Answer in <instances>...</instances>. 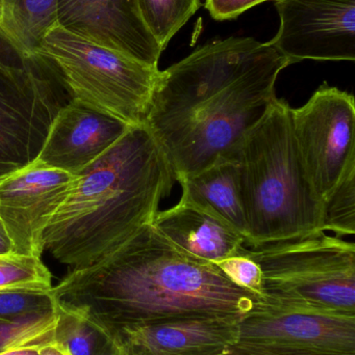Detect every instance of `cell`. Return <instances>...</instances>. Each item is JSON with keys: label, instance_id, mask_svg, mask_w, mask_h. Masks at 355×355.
<instances>
[{"label": "cell", "instance_id": "obj_27", "mask_svg": "<svg viewBox=\"0 0 355 355\" xmlns=\"http://www.w3.org/2000/svg\"><path fill=\"white\" fill-rule=\"evenodd\" d=\"M39 355H69L66 350L56 343V341L44 346L39 350Z\"/></svg>", "mask_w": 355, "mask_h": 355}, {"label": "cell", "instance_id": "obj_3", "mask_svg": "<svg viewBox=\"0 0 355 355\" xmlns=\"http://www.w3.org/2000/svg\"><path fill=\"white\" fill-rule=\"evenodd\" d=\"M176 182L149 129L145 124L131 127L76 175L44 230V250L72 270L95 264L154 223Z\"/></svg>", "mask_w": 355, "mask_h": 355}, {"label": "cell", "instance_id": "obj_15", "mask_svg": "<svg viewBox=\"0 0 355 355\" xmlns=\"http://www.w3.org/2000/svg\"><path fill=\"white\" fill-rule=\"evenodd\" d=\"M152 225L179 250L206 262L241 254L246 240L208 207L181 194L175 206L158 211Z\"/></svg>", "mask_w": 355, "mask_h": 355}, {"label": "cell", "instance_id": "obj_23", "mask_svg": "<svg viewBox=\"0 0 355 355\" xmlns=\"http://www.w3.org/2000/svg\"><path fill=\"white\" fill-rule=\"evenodd\" d=\"M48 293L31 291H0V319L21 320L54 310Z\"/></svg>", "mask_w": 355, "mask_h": 355}, {"label": "cell", "instance_id": "obj_19", "mask_svg": "<svg viewBox=\"0 0 355 355\" xmlns=\"http://www.w3.org/2000/svg\"><path fill=\"white\" fill-rule=\"evenodd\" d=\"M140 14L158 45L166 49L170 40L199 10L200 0H135Z\"/></svg>", "mask_w": 355, "mask_h": 355}, {"label": "cell", "instance_id": "obj_1", "mask_svg": "<svg viewBox=\"0 0 355 355\" xmlns=\"http://www.w3.org/2000/svg\"><path fill=\"white\" fill-rule=\"evenodd\" d=\"M288 66L269 42L231 37L160 71L144 124L176 180L231 159L244 133L276 97L277 77Z\"/></svg>", "mask_w": 355, "mask_h": 355}, {"label": "cell", "instance_id": "obj_11", "mask_svg": "<svg viewBox=\"0 0 355 355\" xmlns=\"http://www.w3.org/2000/svg\"><path fill=\"white\" fill-rule=\"evenodd\" d=\"M76 176L35 159L0 177V219L13 254L41 258L43 232L66 200Z\"/></svg>", "mask_w": 355, "mask_h": 355}, {"label": "cell", "instance_id": "obj_8", "mask_svg": "<svg viewBox=\"0 0 355 355\" xmlns=\"http://www.w3.org/2000/svg\"><path fill=\"white\" fill-rule=\"evenodd\" d=\"M71 100L49 60L31 68L0 64V162H35L54 118Z\"/></svg>", "mask_w": 355, "mask_h": 355}, {"label": "cell", "instance_id": "obj_21", "mask_svg": "<svg viewBox=\"0 0 355 355\" xmlns=\"http://www.w3.org/2000/svg\"><path fill=\"white\" fill-rule=\"evenodd\" d=\"M52 287L51 275L39 257L0 254V291L48 293Z\"/></svg>", "mask_w": 355, "mask_h": 355}, {"label": "cell", "instance_id": "obj_20", "mask_svg": "<svg viewBox=\"0 0 355 355\" xmlns=\"http://www.w3.org/2000/svg\"><path fill=\"white\" fill-rule=\"evenodd\" d=\"M56 310L21 320L0 319V354L15 350H40L54 342Z\"/></svg>", "mask_w": 355, "mask_h": 355}, {"label": "cell", "instance_id": "obj_29", "mask_svg": "<svg viewBox=\"0 0 355 355\" xmlns=\"http://www.w3.org/2000/svg\"><path fill=\"white\" fill-rule=\"evenodd\" d=\"M0 355H39V350H15V352H4Z\"/></svg>", "mask_w": 355, "mask_h": 355}, {"label": "cell", "instance_id": "obj_30", "mask_svg": "<svg viewBox=\"0 0 355 355\" xmlns=\"http://www.w3.org/2000/svg\"><path fill=\"white\" fill-rule=\"evenodd\" d=\"M116 355H120V354H117Z\"/></svg>", "mask_w": 355, "mask_h": 355}, {"label": "cell", "instance_id": "obj_6", "mask_svg": "<svg viewBox=\"0 0 355 355\" xmlns=\"http://www.w3.org/2000/svg\"><path fill=\"white\" fill-rule=\"evenodd\" d=\"M42 54L56 69L72 99L120 119L144 124L160 71L120 52L77 37L56 25Z\"/></svg>", "mask_w": 355, "mask_h": 355}, {"label": "cell", "instance_id": "obj_17", "mask_svg": "<svg viewBox=\"0 0 355 355\" xmlns=\"http://www.w3.org/2000/svg\"><path fill=\"white\" fill-rule=\"evenodd\" d=\"M177 182L183 193L218 213L247 241V220L237 164L233 159L221 158L194 176L177 178Z\"/></svg>", "mask_w": 355, "mask_h": 355}, {"label": "cell", "instance_id": "obj_25", "mask_svg": "<svg viewBox=\"0 0 355 355\" xmlns=\"http://www.w3.org/2000/svg\"><path fill=\"white\" fill-rule=\"evenodd\" d=\"M265 1L269 0H206V8L215 20H233Z\"/></svg>", "mask_w": 355, "mask_h": 355}, {"label": "cell", "instance_id": "obj_13", "mask_svg": "<svg viewBox=\"0 0 355 355\" xmlns=\"http://www.w3.org/2000/svg\"><path fill=\"white\" fill-rule=\"evenodd\" d=\"M129 128L113 114L72 99L54 118L37 160L48 168L76 176Z\"/></svg>", "mask_w": 355, "mask_h": 355}, {"label": "cell", "instance_id": "obj_10", "mask_svg": "<svg viewBox=\"0 0 355 355\" xmlns=\"http://www.w3.org/2000/svg\"><path fill=\"white\" fill-rule=\"evenodd\" d=\"M281 27L269 43L290 64L355 60V0H276Z\"/></svg>", "mask_w": 355, "mask_h": 355}, {"label": "cell", "instance_id": "obj_28", "mask_svg": "<svg viewBox=\"0 0 355 355\" xmlns=\"http://www.w3.org/2000/svg\"><path fill=\"white\" fill-rule=\"evenodd\" d=\"M19 168H21V166H16V164L0 162V177L4 176V175L8 174V173L13 172V171Z\"/></svg>", "mask_w": 355, "mask_h": 355}, {"label": "cell", "instance_id": "obj_5", "mask_svg": "<svg viewBox=\"0 0 355 355\" xmlns=\"http://www.w3.org/2000/svg\"><path fill=\"white\" fill-rule=\"evenodd\" d=\"M262 271L264 304L294 312L355 316V245L316 232L243 248Z\"/></svg>", "mask_w": 355, "mask_h": 355}, {"label": "cell", "instance_id": "obj_16", "mask_svg": "<svg viewBox=\"0 0 355 355\" xmlns=\"http://www.w3.org/2000/svg\"><path fill=\"white\" fill-rule=\"evenodd\" d=\"M56 6L58 0H0V64L31 68L48 62L42 45L58 25Z\"/></svg>", "mask_w": 355, "mask_h": 355}, {"label": "cell", "instance_id": "obj_26", "mask_svg": "<svg viewBox=\"0 0 355 355\" xmlns=\"http://www.w3.org/2000/svg\"><path fill=\"white\" fill-rule=\"evenodd\" d=\"M13 254V243L6 232L3 223L0 219V254Z\"/></svg>", "mask_w": 355, "mask_h": 355}, {"label": "cell", "instance_id": "obj_2", "mask_svg": "<svg viewBox=\"0 0 355 355\" xmlns=\"http://www.w3.org/2000/svg\"><path fill=\"white\" fill-rule=\"evenodd\" d=\"M49 294L108 337L121 327L188 317L243 318L263 302L214 263L179 250L152 223L95 264L71 270Z\"/></svg>", "mask_w": 355, "mask_h": 355}, {"label": "cell", "instance_id": "obj_22", "mask_svg": "<svg viewBox=\"0 0 355 355\" xmlns=\"http://www.w3.org/2000/svg\"><path fill=\"white\" fill-rule=\"evenodd\" d=\"M323 232L331 231L337 237L355 233V171L342 182L324 204Z\"/></svg>", "mask_w": 355, "mask_h": 355}, {"label": "cell", "instance_id": "obj_7", "mask_svg": "<svg viewBox=\"0 0 355 355\" xmlns=\"http://www.w3.org/2000/svg\"><path fill=\"white\" fill-rule=\"evenodd\" d=\"M291 116L304 177L325 204L355 171L354 96L324 83L304 105L292 108Z\"/></svg>", "mask_w": 355, "mask_h": 355}, {"label": "cell", "instance_id": "obj_9", "mask_svg": "<svg viewBox=\"0 0 355 355\" xmlns=\"http://www.w3.org/2000/svg\"><path fill=\"white\" fill-rule=\"evenodd\" d=\"M225 355H355V316L279 310L261 302Z\"/></svg>", "mask_w": 355, "mask_h": 355}, {"label": "cell", "instance_id": "obj_12", "mask_svg": "<svg viewBox=\"0 0 355 355\" xmlns=\"http://www.w3.org/2000/svg\"><path fill=\"white\" fill-rule=\"evenodd\" d=\"M58 25L65 31L158 67L164 50L142 19L135 0H58Z\"/></svg>", "mask_w": 355, "mask_h": 355}, {"label": "cell", "instance_id": "obj_18", "mask_svg": "<svg viewBox=\"0 0 355 355\" xmlns=\"http://www.w3.org/2000/svg\"><path fill=\"white\" fill-rule=\"evenodd\" d=\"M56 321L54 341L69 355H116L112 339L99 327L70 311L54 306Z\"/></svg>", "mask_w": 355, "mask_h": 355}, {"label": "cell", "instance_id": "obj_24", "mask_svg": "<svg viewBox=\"0 0 355 355\" xmlns=\"http://www.w3.org/2000/svg\"><path fill=\"white\" fill-rule=\"evenodd\" d=\"M216 265L229 281L262 300V271L256 261L244 254L243 248L241 254L229 257Z\"/></svg>", "mask_w": 355, "mask_h": 355}, {"label": "cell", "instance_id": "obj_14", "mask_svg": "<svg viewBox=\"0 0 355 355\" xmlns=\"http://www.w3.org/2000/svg\"><path fill=\"white\" fill-rule=\"evenodd\" d=\"M242 318L200 316L121 327L110 334L120 355H225Z\"/></svg>", "mask_w": 355, "mask_h": 355}, {"label": "cell", "instance_id": "obj_4", "mask_svg": "<svg viewBox=\"0 0 355 355\" xmlns=\"http://www.w3.org/2000/svg\"><path fill=\"white\" fill-rule=\"evenodd\" d=\"M292 107L275 97L233 152L247 220L246 245L323 232L324 204L304 177L292 129Z\"/></svg>", "mask_w": 355, "mask_h": 355}]
</instances>
